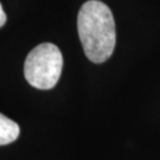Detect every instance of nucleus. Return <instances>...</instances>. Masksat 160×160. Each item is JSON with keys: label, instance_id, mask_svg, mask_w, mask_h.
Masks as SVG:
<instances>
[{"label": "nucleus", "instance_id": "f03ea898", "mask_svg": "<svg viewBox=\"0 0 160 160\" xmlns=\"http://www.w3.org/2000/svg\"><path fill=\"white\" fill-rule=\"evenodd\" d=\"M63 68V56L52 43H42L28 55L24 75L30 84L37 89L48 90L57 84Z\"/></svg>", "mask_w": 160, "mask_h": 160}, {"label": "nucleus", "instance_id": "7ed1b4c3", "mask_svg": "<svg viewBox=\"0 0 160 160\" xmlns=\"http://www.w3.org/2000/svg\"><path fill=\"white\" fill-rule=\"evenodd\" d=\"M20 128L13 120L0 113V146L16 141L19 137Z\"/></svg>", "mask_w": 160, "mask_h": 160}, {"label": "nucleus", "instance_id": "f257e3e1", "mask_svg": "<svg viewBox=\"0 0 160 160\" xmlns=\"http://www.w3.org/2000/svg\"><path fill=\"white\" fill-rule=\"evenodd\" d=\"M77 30L86 56L94 63H103L114 51L116 31L113 13L98 0H89L81 7Z\"/></svg>", "mask_w": 160, "mask_h": 160}, {"label": "nucleus", "instance_id": "20e7f679", "mask_svg": "<svg viewBox=\"0 0 160 160\" xmlns=\"http://www.w3.org/2000/svg\"><path fill=\"white\" fill-rule=\"evenodd\" d=\"M6 23V14L4 10H2V6L0 4V28L4 26V24Z\"/></svg>", "mask_w": 160, "mask_h": 160}]
</instances>
